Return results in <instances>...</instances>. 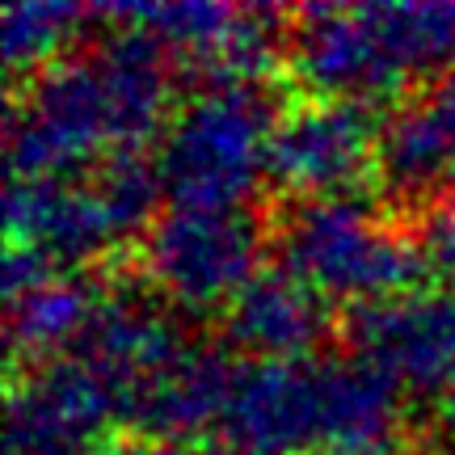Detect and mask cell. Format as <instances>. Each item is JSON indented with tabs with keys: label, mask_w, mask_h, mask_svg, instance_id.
<instances>
[{
	"label": "cell",
	"mask_w": 455,
	"mask_h": 455,
	"mask_svg": "<svg viewBox=\"0 0 455 455\" xmlns=\"http://www.w3.org/2000/svg\"><path fill=\"white\" fill-rule=\"evenodd\" d=\"M249 144H253V123L241 110L232 114L224 106H207L178 135V156H173L178 190H186V195L232 190V181L249 164Z\"/></svg>",
	"instance_id": "obj_1"
},
{
	"label": "cell",
	"mask_w": 455,
	"mask_h": 455,
	"mask_svg": "<svg viewBox=\"0 0 455 455\" xmlns=\"http://www.w3.org/2000/svg\"><path fill=\"white\" fill-rule=\"evenodd\" d=\"M244 236L232 220L220 215H178L164 228L161 266L186 291H220L232 275H241Z\"/></svg>",
	"instance_id": "obj_2"
},
{
	"label": "cell",
	"mask_w": 455,
	"mask_h": 455,
	"mask_svg": "<svg viewBox=\"0 0 455 455\" xmlns=\"http://www.w3.org/2000/svg\"><path fill=\"white\" fill-rule=\"evenodd\" d=\"M371 329L375 358L409 375H435L455 358V316L447 308H384Z\"/></svg>",
	"instance_id": "obj_3"
},
{
	"label": "cell",
	"mask_w": 455,
	"mask_h": 455,
	"mask_svg": "<svg viewBox=\"0 0 455 455\" xmlns=\"http://www.w3.org/2000/svg\"><path fill=\"white\" fill-rule=\"evenodd\" d=\"M355 127H346L341 118H308L295 123L278 140V164L291 178H333L341 164L355 156Z\"/></svg>",
	"instance_id": "obj_4"
},
{
	"label": "cell",
	"mask_w": 455,
	"mask_h": 455,
	"mask_svg": "<svg viewBox=\"0 0 455 455\" xmlns=\"http://www.w3.org/2000/svg\"><path fill=\"white\" fill-rule=\"evenodd\" d=\"M241 325H244V333H253L258 341L283 346V341L304 338L312 329V316H308V308H299V299L287 287H258L241 304Z\"/></svg>",
	"instance_id": "obj_5"
}]
</instances>
